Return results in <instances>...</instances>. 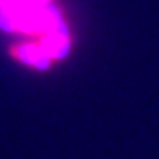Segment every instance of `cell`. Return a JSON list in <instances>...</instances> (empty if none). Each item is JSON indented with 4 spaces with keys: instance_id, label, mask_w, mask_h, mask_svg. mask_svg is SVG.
<instances>
[{
    "instance_id": "1",
    "label": "cell",
    "mask_w": 159,
    "mask_h": 159,
    "mask_svg": "<svg viewBox=\"0 0 159 159\" xmlns=\"http://www.w3.org/2000/svg\"><path fill=\"white\" fill-rule=\"evenodd\" d=\"M0 27L41 41L64 25L51 0H0Z\"/></svg>"
}]
</instances>
